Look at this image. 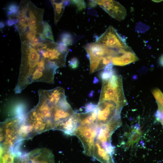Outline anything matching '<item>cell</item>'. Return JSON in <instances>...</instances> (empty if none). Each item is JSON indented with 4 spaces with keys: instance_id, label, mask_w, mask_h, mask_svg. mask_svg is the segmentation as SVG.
Instances as JSON below:
<instances>
[{
    "instance_id": "1",
    "label": "cell",
    "mask_w": 163,
    "mask_h": 163,
    "mask_svg": "<svg viewBox=\"0 0 163 163\" xmlns=\"http://www.w3.org/2000/svg\"><path fill=\"white\" fill-rule=\"evenodd\" d=\"M38 94V104L22 120L21 129L28 139L47 130H59L61 124L66 96L64 89L59 87L40 89Z\"/></svg>"
},
{
    "instance_id": "2",
    "label": "cell",
    "mask_w": 163,
    "mask_h": 163,
    "mask_svg": "<svg viewBox=\"0 0 163 163\" xmlns=\"http://www.w3.org/2000/svg\"><path fill=\"white\" fill-rule=\"evenodd\" d=\"M90 62V73L105 69L112 62L113 56L119 52L95 42L88 43L84 46Z\"/></svg>"
},
{
    "instance_id": "3",
    "label": "cell",
    "mask_w": 163,
    "mask_h": 163,
    "mask_svg": "<svg viewBox=\"0 0 163 163\" xmlns=\"http://www.w3.org/2000/svg\"><path fill=\"white\" fill-rule=\"evenodd\" d=\"M114 101L121 107L127 104L123 87L122 77L116 74L109 78L102 80V85L99 101Z\"/></svg>"
},
{
    "instance_id": "4",
    "label": "cell",
    "mask_w": 163,
    "mask_h": 163,
    "mask_svg": "<svg viewBox=\"0 0 163 163\" xmlns=\"http://www.w3.org/2000/svg\"><path fill=\"white\" fill-rule=\"evenodd\" d=\"M21 119L18 117L8 119L1 123V148L12 150L19 141V130Z\"/></svg>"
},
{
    "instance_id": "5",
    "label": "cell",
    "mask_w": 163,
    "mask_h": 163,
    "mask_svg": "<svg viewBox=\"0 0 163 163\" xmlns=\"http://www.w3.org/2000/svg\"><path fill=\"white\" fill-rule=\"evenodd\" d=\"M98 132L96 122L78 124L73 135L77 136L81 141L84 147V153L88 156L92 157Z\"/></svg>"
},
{
    "instance_id": "6",
    "label": "cell",
    "mask_w": 163,
    "mask_h": 163,
    "mask_svg": "<svg viewBox=\"0 0 163 163\" xmlns=\"http://www.w3.org/2000/svg\"><path fill=\"white\" fill-rule=\"evenodd\" d=\"M36 50L44 58L54 63L59 68L65 66L66 57L69 50L67 47L48 40L45 48Z\"/></svg>"
},
{
    "instance_id": "7",
    "label": "cell",
    "mask_w": 163,
    "mask_h": 163,
    "mask_svg": "<svg viewBox=\"0 0 163 163\" xmlns=\"http://www.w3.org/2000/svg\"><path fill=\"white\" fill-rule=\"evenodd\" d=\"M97 108V124H106L114 119H121L120 113L122 108L114 101H99Z\"/></svg>"
},
{
    "instance_id": "8",
    "label": "cell",
    "mask_w": 163,
    "mask_h": 163,
    "mask_svg": "<svg viewBox=\"0 0 163 163\" xmlns=\"http://www.w3.org/2000/svg\"><path fill=\"white\" fill-rule=\"evenodd\" d=\"M13 163H55V161L52 152L47 148H42L15 156Z\"/></svg>"
},
{
    "instance_id": "9",
    "label": "cell",
    "mask_w": 163,
    "mask_h": 163,
    "mask_svg": "<svg viewBox=\"0 0 163 163\" xmlns=\"http://www.w3.org/2000/svg\"><path fill=\"white\" fill-rule=\"evenodd\" d=\"M95 42L116 50L119 53L122 50L131 48L127 45L125 39L121 37L111 25H110L103 34L96 38Z\"/></svg>"
},
{
    "instance_id": "10",
    "label": "cell",
    "mask_w": 163,
    "mask_h": 163,
    "mask_svg": "<svg viewBox=\"0 0 163 163\" xmlns=\"http://www.w3.org/2000/svg\"><path fill=\"white\" fill-rule=\"evenodd\" d=\"M99 5L113 18L120 21L126 18V11L125 8L118 2L111 0H92Z\"/></svg>"
},
{
    "instance_id": "11",
    "label": "cell",
    "mask_w": 163,
    "mask_h": 163,
    "mask_svg": "<svg viewBox=\"0 0 163 163\" xmlns=\"http://www.w3.org/2000/svg\"><path fill=\"white\" fill-rule=\"evenodd\" d=\"M43 11V9L37 7L31 2H29L27 12V23L29 29L32 27H37L42 30Z\"/></svg>"
},
{
    "instance_id": "12",
    "label": "cell",
    "mask_w": 163,
    "mask_h": 163,
    "mask_svg": "<svg viewBox=\"0 0 163 163\" xmlns=\"http://www.w3.org/2000/svg\"><path fill=\"white\" fill-rule=\"evenodd\" d=\"M139 60L138 58L131 49L113 57L112 62L113 65L123 66Z\"/></svg>"
},
{
    "instance_id": "13",
    "label": "cell",
    "mask_w": 163,
    "mask_h": 163,
    "mask_svg": "<svg viewBox=\"0 0 163 163\" xmlns=\"http://www.w3.org/2000/svg\"><path fill=\"white\" fill-rule=\"evenodd\" d=\"M92 157L101 163H114L112 155L108 153L97 141L95 143Z\"/></svg>"
},
{
    "instance_id": "14",
    "label": "cell",
    "mask_w": 163,
    "mask_h": 163,
    "mask_svg": "<svg viewBox=\"0 0 163 163\" xmlns=\"http://www.w3.org/2000/svg\"><path fill=\"white\" fill-rule=\"evenodd\" d=\"M54 11V23L56 24L59 21L64 11L65 7L70 1H51Z\"/></svg>"
},
{
    "instance_id": "15",
    "label": "cell",
    "mask_w": 163,
    "mask_h": 163,
    "mask_svg": "<svg viewBox=\"0 0 163 163\" xmlns=\"http://www.w3.org/2000/svg\"><path fill=\"white\" fill-rule=\"evenodd\" d=\"M29 2L21 1L19 6V10L16 17L18 20L17 25H21L27 21V12L28 8Z\"/></svg>"
},
{
    "instance_id": "16",
    "label": "cell",
    "mask_w": 163,
    "mask_h": 163,
    "mask_svg": "<svg viewBox=\"0 0 163 163\" xmlns=\"http://www.w3.org/2000/svg\"><path fill=\"white\" fill-rule=\"evenodd\" d=\"M142 133L139 128L138 127L133 128L129 136L126 145L129 147L133 145L135 143L139 140Z\"/></svg>"
},
{
    "instance_id": "17",
    "label": "cell",
    "mask_w": 163,
    "mask_h": 163,
    "mask_svg": "<svg viewBox=\"0 0 163 163\" xmlns=\"http://www.w3.org/2000/svg\"><path fill=\"white\" fill-rule=\"evenodd\" d=\"M40 36L43 40L47 39L54 42L52 28L48 23L46 21L43 22V30Z\"/></svg>"
},
{
    "instance_id": "18",
    "label": "cell",
    "mask_w": 163,
    "mask_h": 163,
    "mask_svg": "<svg viewBox=\"0 0 163 163\" xmlns=\"http://www.w3.org/2000/svg\"><path fill=\"white\" fill-rule=\"evenodd\" d=\"M113 64L111 62L104 69L100 74V77L102 80L109 78L112 75L115 74V72L113 68Z\"/></svg>"
},
{
    "instance_id": "19",
    "label": "cell",
    "mask_w": 163,
    "mask_h": 163,
    "mask_svg": "<svg viewBox=\"0 0 163 163\" xmlns=\"http://www.w3.org/2000/svg\"><path fill=\"white\" fill-rule=\"evenodd\" d=\"M59 43L65 46L71 45L73 43L72 35L68 33H64L62 34L60 37Z\"/></svg>"
},
{
    "instance_id": "20",
    "label": "cell",
    "mask_w": 163,
    "mask_h": 163,
    "mask_svg": "<svg viewBox=\"0 0 163 163\" xmlns=\"http://www.w3.org/2000/svg\"><path fill=\"white\" fill-rule=\"evenodd\" d=\"M19 10V6L16 4L12 3L8 5L7 9V14L9 17H16Z\"/></svg>"
},
{
    "instance_id": "21",
    "label": "cell",
    "mask_w": 163,
    "mask_h": 163,
    "mask_svg": "<svg viewBox=\"0 0 163 163\" xmlns=\"http://www.w3.org/2000/svg\"><path fill=\"white\" fill-rule=\"evenodd\" d=\"M152 94L156 99L158 104L163 106V94L158 88L152 91Z\"/></svg>"
},
{
    "instance_id": "22",
    "label": "cell",
    "mask_w": 163,
    "mask_h": 163,
    "mask_svg": "<svg viewBox=\"0 0 163 163\" xmlns=\"http://www.w3.org/2000/svg\"><path fill=\"white\" fill-rule=\"evenodd\" d=\"M70 1L71 4L76 6L78 11H81L86 8V4L83 0H70Z\"/></svg>"
},
{
    "instance_id": "23",
    "label": "cell",
    "mask_w": 163,
    "mask_h": 163,
    "mask_svg": "<svg viewBox=\"0 0 163 163\" xmlns=\"http://www.w3.org/2000/svg\"><path fill=\"white\" fill-rule=\"evenodd\" d=\"M18 19L16 17H9L8 19L6 21V24L9 26H11L13 25H16L18 23Z\"/></svg>"
},
{
    "instance_id": "24",
    "label": "cell",
    "mask_w": 163,
    "mask_h": 163,
    "mask_svg": "<svg viewBox=\"0 0 163 163\" xmlns=\"http://www.w3.org/2000/svg\"><path fill=\"white\" fill-rule=\"evenodd\" d=\"M69 62V66L72 69H76L78 66V60L76 57L72 58Z\"/></svg>"
},
{
    "instance_id": "25",
    "label": "cell",
    "mask_w": 163,
    "mask_h": 163,
    "mask_svg": "<svg viewBox=\"0 0 163 163\" xmlns=\"http://www.w3.org/2000/svg\"><path fill=\"white\" fill-rule=\"evenodd\" d=\"M97 106L93 103H90L87 104L85 107V113L94 110Z\"/></svg>"
},
{
    "instance_id": "26",
    "label": "cell",
    "mask_w": 163,
    "mask_h": 163,
    "mask_svg": "<svg viewBox=\"0 0 163 163\" xmlns=\"http://www.w3.org/2000/svg\"><path fill=\"white\" fill-rule=\"evenodd\" d=\"M159 63L160 65L163 66V55L159 58Z\"/></svg>"
},
{
    "instance_id": "27",
    "label": "cell",
    "mask_w": 163,
    "mask_h": 163,
    "mask_svg": "<svg viewBox=\"0 0 163 163\" xmlns=\"http://www.w3.org/2000/svg\"><path fill=\"white\" fill-rule=\"evenodd\" d=\"M5 24L2 21H1L0 22V29H2L3 28H4V27H5Z\"/></svg>"
},
{
    "instance_id": "28",
    "label": "cell",
    "mask_w": 163,
    "mask_h": 163,
    "mask_svg": "<svg viewBox=\"0 0 163 163\" xmlns=\"http://www.w3.org/2000/svg\"><path fill=\"white\" fill-rule=\"evenodd\" d=\"M152 1H154V2H159L162 1V0H152Z\"/></svg>"
}]
</instances>
